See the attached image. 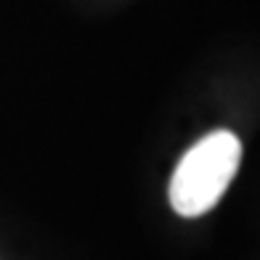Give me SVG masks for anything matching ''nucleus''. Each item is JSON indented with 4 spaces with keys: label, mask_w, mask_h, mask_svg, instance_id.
<instances>
[{
    "label": "nucleus",
    "mask_w": 260,
    "mask_h": 260,
    "mask_svg": "<svg viewBox=\"0 0 260 260\" xmlns=\"http://www.w3.org/2000/svg\"><path fill=\"white\" fill-rule=\"evenodd\" d=\"M242 159V144L229 130L210 133L183 154L170 181V205L183 218L205 215L234 181Z\"/></svg>",
    "instance_id": "f257e3e1"
}]
</instances>
